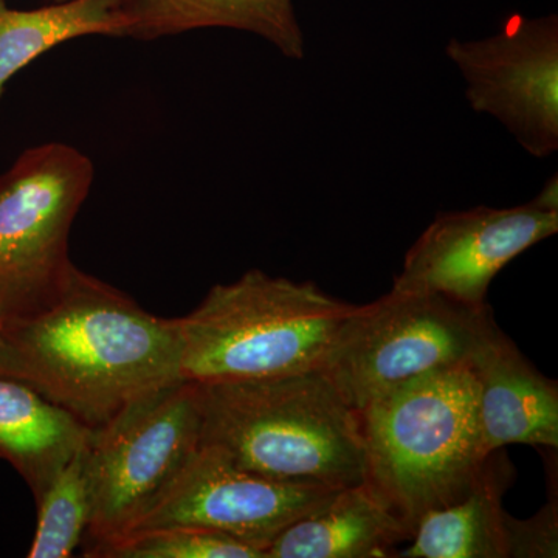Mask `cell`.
Returning <instances> with one entry per match:
<instances>
[{"mask_svg":"<svg viewBox=\"0 0 558 558\" xmlns=\"http://www.w3.org/2000/svg\"><path fill=\"white\" fill-rule=\"evenodd\" d=\"M470 369L478 389L484 453L512 444L558 447V389L501 330L484 341Z\"/></svg>","mask_w":558,"mask_h":558,"instance_id":"8fae6325","label":"cell"},{"mask_svg":"<svg viewBox=\"0 0 558 558\" xmlns=\"http://www.w3.org/2000/svg\"><path fill=\"white\" fill-rule=\"evenodd\" d=\"M126 36L149 40L197 28L258 35L290 60L306 53L293 0H121Z\"/></svg>","mask_w":558,"mask_h":558,"instance_id":"5bb4252c","label":"cell"},{"mask_svg":"<svg viewBox=\"0 0 558 558\" xmlns=\"http://www.w3.org/2000/svg\"><path fill=\"white\" fill-rule=\"evenodd\" d=\"M513 478L505 454H488L469 494L418 521L399 558H508L502 495Z\"/></svg>","mask_w":558,"mask_h":558,"instance_id":"4fadbf2b","label":"cell"},{"mask_svg":"<svg viewBox=\"0 0 558 558\" xmlns=\"http://www.w3.org/2000/svg\"><path fill=\"white\" fill-rule=\"evenodd\" d=\"M0 2H5V0H0Z\"/></svg>","mask_w":558,"mask_h":558,"instance_id":"44dd1931","label":"cell"},{"mask_svg":"<svg viewBox=\"0 0 558 558\" xmlns=\"http://www.w3.org/2000/svg\"><path fill=\"white\" fill-rule=\"evenodd\" d=\"M202 444L238 468L330 487L365 483L357 411L319 369L275 379L199 384Z\"/></svg>","mask_w":558,"mask_h":558,"instance_id":"3957f363","label":"cell"},{"mask_svg":"<svg viewBox=\"0 0 558 558\" xmlns=\"http://www.w3.org/2000/svg\"><path fill=\"white\" fill-rule=\"evenodd\" d=\"M92 182L89 157L64 143L25 150L0 175V325L60 295L75 266L70 230Z\"/></svg>","mask_w":558,"mask_h":558,"instance_id":"52a82bcc","label":"cell"},{"mask_svg":"<svg viewBox=\"0 0 558 558\" xmlns=\"http://www.w3.org/2000/svg\"><path fill=\"white\" fill-rule=\"evenodd\" d=\"M0 376L24 381L94 429L180 377L179 318H161L73 266L46 310L2 325Z\"/></svg>","mask_w":558,"mask_h":558,"instance_id":"6da1fadb","label":"cell"},{"mask_svg":"<svg viewBox=\"0 0 558 558\" xmlns=\"http://www.w3.org/2000/svg\"><path fill=\"white\" fill-rule=\"evenodd\" d=\"M202 446L199 384L171 381L89 429L92 512L84 554L120 537L174 483Z\"/></svg>","mask_w":558,"mask_h":558,"instance_id":"8992f818","label":"cell"},{"mask_svg":"<svg viewBox=\"0 0 558 558\" xmlns=\"http://www.w3.org/2000/svg\"><path fill=\"white\" fill-rule=\"evenodd\" d=\"M497 329L487 306L470 307L438 293L389 290L352 310L319 371L357 411L416 377L470 366Z\"/></svg>","mask_w":558,"mask_h":558,"instance_id":"5b68a950","label":"cell"},{"mask_svg":"<svg viewBox=\"0 0 558 558\" xmlns=\"http://www.w3.org/2000/svg\"><path fill=\"white\" fill-rule=\"evenodd\" d=\"M447 57L475 112L501 121L534 157L558 148V20L513 14L497 35L451 39Z\"/></svg>","mask_w":558,"mask_h":558,"instance_id":"9c48e42d","label":"cell"},{"mask_svg":"<svg viewBox=\"0 0 558 558\" xmlns=\"http://www.w3.org/2000/svg\"><path fill=\"white\" fill-rule=\"evenodd\" d=\"M36 506L38 523L28 557H72L83 543L92 512L86 440L36 498Z\"/></svg>","mask_w":558,"mask_h":558,"instance_id":"e0dca14e","label":"cell"},{"mask_svg":"<svg viewBox=\"0 0 558 558\" xmlns=\"http://www.w3.org/2000/svg\"><path fill=\"white\" fill-rule=\"evenodd\" d=\"M411 532L365 483L340 488L328 505L282 531L267 558L395 557Z\"/></svg>","mask_w":558,"mask_h":558,"instance_id":"7c38bea8","label":"cell"},{"mask_svg":"<svg viewBox=\"0 0 558 558\" xmlns=\"http://www.w3.org/2000/svg\"><path fill=\"white\" fill-rule=\"evenodd\" d=\"M92 558H266V553L213 529L163 526L128 532L84 554Z\"/></svg>","mask_w":558,"mask_h":558,"instance_id":"ac0fdd59","label":"cell"},{"mask_svg":"<svg viewBox=\"0 0 558 558\" xmlns=\"http://www.w3.org/2000/svg\"><path fill=\"white\" fill-rule=\"evenodd\" d=\"M3 355H5V341H3L2 325H0V365H2Z\"/></svg>","mask_w":558,"mask_h":558,"instance_id":"ffe728a7","label":"cell"},{"mask_svg":"<svg viewBox=\"0 0 558 558\" xmlns=\"http://www.w3.org/2000/svg\"><path fill=\"white\" fill-rule=\"evenodd\" d=\"M557 230V178L520 207L442 213L407 253L391 290L486 306L488 286L499 271Z\"/></svg>","mask_w":558,"mask_h":558,"instance_id":"ba28073f","label":"cell"},{"mask_svg":"<svg viewBox=\"0 0 558 558\" xmlns=\"http://www.w3.org/2000/svg\"><path fill=\"white\" fill-rule=\"evenodd\" d=\"M121 0H70L33 11L0 2V95L14 73L65 40L87 35L126 36Z\"/></svg>","mask_w":558,"mask_h":558,"instance_id":"2e32d148","label":"cell"},{"mask_svg":"<svg viewBox=\"0 0 558 558\" xmlns=\"http://www.w3.org/2000/svg\"><path fill=\"white\" fill-rule=\"evenodd\" d=\"M339 490L256 475L202 444L174 483L124 534L163 526L213 529L263 549L267 558V548L282 531L328 505Z\"/></svg>","mask_w":558,"mask_h":558,"instance_id":"30bf717a","label":"cell"},{"mask_svg":"<svg viewBox=\"0 0 558 558\" xmlns=\"http://www.w3.org/2000/svg\"><path fill=\"white\" fill-rule=\"evenodd\" d=\"M506 532H508L509 557H557V501H549L537 515L529 520H517L506 513Z\"/></svg>","mask_w":558,"mask_h":558,"instance_id":"d6986e66","label":"cell"},{"mask_svg":"<svg viewBox=\"0 0 558 558\" xmlns=\"http://www.w3.org/2000/svg\"><path fill=\"white\" fill-rule=\"evenodd\" d=\"M355 304L332 299L314 282L250 270L218 284L179 318L180 377L234 384L319 369Z\"/></svg>","mask_w":558,"mask_h":558,"instance_id":"277c9868","label":"cell"},{"mask_svg":"<svg viewBox=\"0 0 558 558\" xmlns=\"http://www.w3.org/2000/svg\"><path fill=\"white\" fill-rule=\"evenodd\" d=\"M357 417L365 484L411 535L428 512L464 498L488 458L470 366L405 381Z\"/></svg>","mask_w":558,"mask_h":558,"instance_id":"7a4b0ae2","label":"cell"},{"mask_svg":"<svg viewBox=\"0 0 558 558\" xmlns=\"http://www.w3.org/2000/svg\"><path fill=\"white\" fill-rule=\"evenodd\" d=\"M89 428L24 381L0 376V459L44 494L78 451Z\"/></svg>","mask_w":558,"mask_h":558,"instance_id":"9a60e30c","label":"cell"}]
</instances>
